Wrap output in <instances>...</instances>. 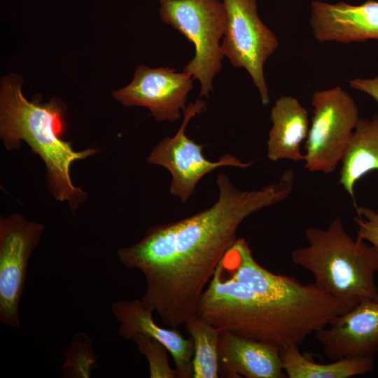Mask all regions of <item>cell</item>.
Listing matches in <instances>:
<instances>
[{
    "mask_svg": "<svg viewBox=\"0 0 378 378\" xmlns=\"http://www.w3.org/2000/svg\"><path fill=\"white\" fill-rule=\"evenodd\" d=\"M218 197L210 207L176 222L150 227L137 243L117 251L120 263L141 272V301L162 323L177 328L197 313L202 294L217 266L251 214L288 197L281 182L241 190L220 174Z\"/></svg>",
    "mask_w": 378,
    "mask_h": 378,
    "instance_id": "1",
    "label": "cell"
},
{
    "mask_svg": "<svg viewBox=\"0 0 378 378\" xmlns=\"http://www.w3.org/2000/svg\"><path fill=\"white\" fill-rule=\"evenodd\" d=\"M344 313L270 300L229 276L218 264L196 314L221 330L281 349L300 346Z\"/></svg>",
    "mask_w": 378,
    "mask_h": 378,
    "instance_id": "2",
    "label": "cell"
},
{
    "mask_svg": "<svg viewBox=\"0 0 378 378\" xmlns=\"http://www.w3.org/2000/svg\"><path fill=\"white\" fill-rule=\"evenodd\" d=\"M22 79L10 74L1 80L0 136L8 150L18 149L22 141L40 156L46 169L48 189L57 201L66 202L72 211L86 200L88 194L74 186L71 164L97 153L96 148L76 150L63 139L65 132L64 104L57 98L47 103L31 102L22 92Z\"/></svg>",
    "mask_w": 378,
    "mask_h": 378,
    "instance_id": "3",
    "label": "cell"
},
{
    "mask_svg": "<svg viewBox=\"0 0 378 378\" xmlns=\"http://www.w3.org/2000/svg\"><path fill=\"white\" fill-rule=\"evenodd\" d=\"M305 237L308 245L293 250L291 260L312 274L318 288L351 308L365 299L378 302L377 247L352 239L340 217L326 229L307 228Z\"/></svg>",
    "mask_w": 378,
    "mask_h": 378,
    "instance_id": "4",
    "label": "cell"
},
{
    "mask_svg": "<svg viewBox=\"0 0 378 378\" xmlns=\"http://www.w3.org/2000/svg\"><path fill=\"white\" fill-rule=\"evenodd\" d=\"M159 1L162 20L193 43L195 55L183 71L200 82V97H208L213 91V79L221 70L224 57L220 46L227 24L223 3L219 0Z\"/></svg>",
    "mask_w": 378,
    "mask_h": 378,
    "instance_id": "5",
    "label": "cell"
},
{
    "mask_svg": "<svg viewBox=\"0 0 378 378\" xmlns=\"http://www.w3.org/2000/svg\"><path fill=\"white\" fill-rule=\"evenodd\" d=\"M313 117L305 141L304 167L332 173L342 161L360 119L352 97L340 86L315 91Z\"/></svg>",
    "mask_w": 378,
    "mask_h": 378,
    "instance_id": "6",
    "label": "cell"
},
{
    "mask_svg": "<svg viewBox=\"0 0 378 378\" xmlns=\"http://www.w3.org/2000/svg\"><path fill=\"white\" fill-rule=\"evenodd\" d=\"M227 24L220 44L223 57L234 67L245 69L258 90L264 106L270 104L264 65L279 41L260 20L257 0H223Z\"/></svg>",
    "mask_w": 378,
    "mask_h": 378,
    "instance_id": "7",
    "label": "cell"
},
{
    "mask_svg": "<svg viewBox=\"0 0 378 378\" xmlns=\"http://www.w3.org/2000/svg\"><path fill=\"white\" fill-rule=\"evenodd\" d=\"M204 100L190 102L183 111L181 125L172 137L164 138L151 150L147 162L167 169L171 176L170 193L178 197L183 203L188 200L195 190L201 178L206 174L221 167H249L252 162H243L231 154L220 156L216 162L205 158L202 153L203 145L190 139L186 129L192 118L206 110Z\"/></svg>",
    "mask_w": 378,
    "mask_h": 378,
    "instance_id": "8",
    "label": "cell"
},
{
    "mask_svg": "<svg viewBox=\"0 0 378 378\" xmlns=\"http://www.w3.org/2000/svg\"><path fill=\"white\" fill-rule=\"evenodd\" d=\"M220 265L229 276L246 285L267 298L288 304L329 309L346 312L348 305L323 292L314 283L303 284L296 279L274 274L254 259L248 244L237 238Z\"/></svg>",
    "mask_w": 378,
    "mask_h": 378,
    "instance_id": "9",
    "label": "cell"
},
{
    "mask_svg": "<svg viewBox=\"0 0 378 378\" xmlns=\"http://www.w3.org/2000/svg\"><path fill=\"white\" fill-rule=\"evenodd\" d=\"M44 225L15 213L0 218V321L18 328L29 260Z\"/></svg>",
    "mask_w": 378,
    "mask_h": 378,
    "instance_id": "10",
    "label": "cell"
},
{
    "mask_svg": "<svg viewBox=\"0 0 378 378\" xmlns=\"http://www.w3.org/2000/svg\"><path fill=\"white\" fill-rule=\"evenodd\" d=\"M193 80L185 71L139 65L132 82L111 94L125 106L148 108L156 121L175 122L186 107L187 95L193 88Z\"/></svg>",
    "mask_w": 378,
    "mask_h": 378,
    "instance_id": "11",
    "label": "cell"
},
{
    "mask_svg": "<svg viewBox=\"0 0 378 378\" xmlns=\"http://www.w3.org/2000/svg\"><path fill=\"white\" fill-rule=\"evenodd\" d=\"M314 335L324 354L333 361L374 357L378 352V302L362 300Z\"/></svg>",
    "mask_w": 378,
    "mask_h": 378,
    "instance_id": "12",
    "label": "cell"
},
{
    "mask_svg": "<svg viewBox=\"0 0 378 378\" xmlns=\"http://www.w3.org/2000/svg\"><path fill=\"white\" fill-rule=\"evenodd\" d=\"M310 27L318 42L349 43L378 40V1L360 5L344 1L312 3Z\"/></svg>",
    "mask_w": 378,
    "mask_h": 378,
    "instance_id": "13",
    "label": "cell"
},
{
    "mask_svg": "<svg viewBox=\"0 0 378 378\" xmlns=\"http://www.w3.org/2000/svg\"><path fill=\"white\" fill-rule=\"evenodd\" d=\"M111 311L119 323L120 337L132 340L143 335L158 340L172 355L178 378H192L193 343L186 339L176 328L166 329L157 324L154 312L145 307L141 300H118L111 304Z\"/></svg>",
    "mask_w": 378,
    "mask_h": 378,
    "instance_id": "14",
    "label": "cell"
},
{
    "mask_svg": "<svg viewBox=\"0 0 378 378\" xmlns=\"http://www.w3.org/2000/svg\"><path fill=\"white\" fill-rule=\"evenodd\" d=\"M281 348L221 330L218 342L219 366L226 377L285 378Z\"/></svg>",
    "mask_w": 378,
    "mask_h": 378,
    "instance_id": "15",
    "label": "cell"
},
{
    "mask_svg": "<svg viewBox=\"0 0 378 378\" xmlns=\"http://www.w3.org/2000/svg\"><path fill=\"white\" fill-rule=\"evenodd\" d=\"M270 118L272 126L268 134L267 158L273 162L304 161L301 144L310 127L307 110L296 98L282 96L272 108Z\"/></svg>",
    "mask_w": 378,
    "mask_h": 378,
    "instance_id": "16",
    "label": "cell"
},
{
    "mask_svg": "<svg viewBox=\"0 0 378 378\" xmlns=\"http://www.w3.org/2000/svg\"><path fill=\"white\" fill-rule=\"evenodd\" d=\"M339 183L357 206L354 188L368 173L378 170V114L359 119L342 159Z\"/></svg>",
    "mask_w": 378,
    "mask_h": 378,
    "instance_id": "17",
    "label": "cell"
},
{
    "mask_svg": "<svg viewBox=\"0 0 378 378\" xmlns=\"http://www.w3.org/2000/svg\"><path fill=\"white\" fill-rule=\"evenodd\" d=\"M284 371L288 378H349L374 369V357H350L330 363H316L300 351L298 346L281 349Z\"/></svg>",
    "mask_w": 378,
    "mask_h": 378,
    "instance_id": "18",
    "label": "cell"
},
{
    "mask_svg": "<svg viewBox=\"0 0 378 378\" xmlns=\"http://www.w3.org/2000/svg\"><path fill=\"white\" fill-rule=\"evenodd\" d=\"M193 343L192 378H218V342L221 330L197 314L183 324Z\"/></svg>",
    "mask_w": 378,
    "mask_h": 378,
    "instance_id": "19",
    "label": "cell"
},
{
    "mask_svg": "<svg viewBox=\"0 0 378 378\" xmlns=\"http://www.w3.org/2000/svg\"><path fill=\"white\" fill-rule=\"evenodd\" d=\"M64 354L66 362L62 365V371L65 377H90L97 356L91 340L85 333L74 335Z\"/></svg>",
    "mask_w": 378,
    "mask_h": 378,
    "instance_id": "20",
    "label": "cell"
},
{
    "mask_svg": "<svg viewBox=\"0 0 378 378\" xmlns=\"http://www.w3.org/2000/svg\"><path fill=\"white\" fill-rule=\"evenodd\" d=\"M133 340L139 351L147 359L150 378H176L177 373L169 363L167 349L162 343L143 335L134 336Z\"/></svg>",
    "mask_w": 378,
    "mask_h": 378,
    "instance_id": "21",
    "label": "cell"
},
{
    "mask_svg": "<svg viewBox=\"0 0 378 378\" xmlns=\"http://www.w3.org/2000/svg\"><path fill=\"white\" fill-rule=\"evenodd\" d=\"M354 221L357 225L356 238L368 241L378 248V210L366 206L356 208Z\"/></svg>",
    "mask_w": 378,
    "mask_h": 378,
    "instance_id": "22",
    "label": "cell"
},
{
    "mask_svg": "<svg viewBox=\"0 0 378 378\" xmlns=\"http://www.w3.org/2000/svg\"><path fill=\"white\" fill-rule=\"evenodd\" d=\"M349 85L351 88L368 94L378 103V74L372 78L352 79Z\"/></svg>",
    "mask_w": 378,
    "mask_h": 378,
    "instance_id": "23",
    "label": "cell"
}]
</instances>
